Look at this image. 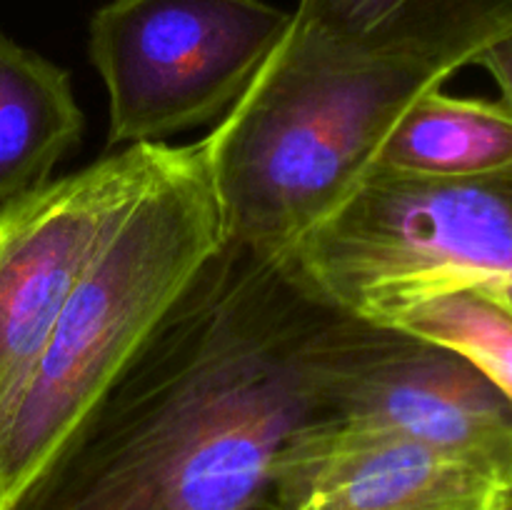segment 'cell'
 <instances>
[{"label": "cell", "mask_w": 512, "mask_h": 510, "mask_svg": "<svg viewBox=\"0 0 512 510\" xmlns=\"http://www.w3.org/2000/svg\"><path fill=\"white\" fill-rule=\"evenodd\" d=\"M370 170L395 178L475 180L512 170V108L433 88L390 128Z\"/></svg>", "instance_id": "8fae6325"}, {"label": "cell", "mask_w": 512, "mask_h": 510, "mask_svg": "<svg viewBox=\"0 0 512 510\" xmlns=\"http://www.w3.org/2000/svg\"><path fill=\"white\" fill-rule=\"evenodd\" d=\"M170 153V143L128 145L0 208V405Z\"/></svg>", "instance_id": "52a82bcc"}, {"label": "cell", "mask_w": 512, "mask_h": 510, "mask_svg": "<svg viewBox=\"0 0 512 510\" xmlns=\"http://www.w3.org/2000/svg\"><path fill=\"white\" fill-rule=\"evenodd\" d=\"M393 328L458 350L512 403V310L478 290L430 298L400 315Z\"/></svg>", "instance_id": "7c38bea8"}, {"label": "cell", "mask_w": 512, "mask_h": 510, "mask_svg": "<svg viewBox=\"0 0 512 510\" xmlns=\"http://www.w3.org/2000/svg\"><path fill=\"white\" fill-rule=\"evenodd\" d=\"M445 83L418 60L288 28L205 135L225 240L288 258L353 193L408 105Z\"/></svg>", "instance_id": "7a4b0ae2"}, {"label": "cell", "mask_w": 512, "mask_h": 510, "mask_svg": "<svg viewBox=\"0 0 512 510\" xmlns=\"http://www.w3.org/2000/svg\"><path fill=\"white\" fill-rule=\"evenodd\" d=\"M83 133L68 70L0 33V208L50 183Z\"/></svg>", "instance_id": "30bf717a"}, {"label": "cell", "mask_w": 512, "mask_h": 510, "mask_svg": "<svg viewBox=\"0 0 512 510\" xmlns=\"http://www.w3.org/2000/svg\"><path fill=\"white\" fill-rule=\"evenodd\" d=\"M293 23L265 0H110L90 20L108 148L163 143L223 118Z\"/></svg>", "instance_id": "5b68a950"}, {"label": "cell", "mask_w": 512, "mask_h": 510, "mask_svg": "<svg viewBox=\"0 0 512 510\" xmlns=\"http://www.w3.org/2000/svg\"><path fill=\"white\" fill-rule=\"evenodd\" d=\"M505 510H512V485L508 488V495H505Z\"/></svg>", "instance_id": "5bb4252c"}, {"label": "cell", "mask_w": 512, "mask_h": 510, "mask_svg": "<svg viewBox=\"0 0 512 510\" xmlns=\"http://www.w3.org/2000/svg\"><path fill=\"white\" fill-rule=\"evenodd\" d=\"M508 485L405 435L315 418L278 463L280 510H505Z\"/></svg>", "instance_id": "ba28073f"}, {"label": "cell", "mask_w": 512, "mask_h": 510, "mask_svg": "<svg viewBox=\"0 0 512 510\" xmlns=\"http://www.w3.org/2000/svg\"><path fill=\"white\" fill-rule=\"evenodd\" d=\"M475 65H480V68H485L493 75L500 93H503L500 100H505L512 108V35L503 38L500 43L490 45V48L475 60Z\"/></svg>", "instance_id": "4fadbf2b"}, {"label": "cell", "mask_w": 512, "mask_h": 510, "mask_svg": "<svg viewBox=\"0 0 512 510\" xmlns=\"http://www.w3.org/2000/svg\"><path fill=\"white\" fill-rule=\"evenodd\" d=\"M285 263L315 298L378 325L458 290L512 310V170L475 180L368 170Z\"/></svg>", "instance_id": "277c9868"}, {"label": "cell", "mask_w": 512, "mask_h": 510, "mask_svg": "<svg viewBox=\"0 0 512 510\" xmlns=\"http://www.w3.org/2000/svg\"><path fill=\"white\" fill-rule=\"evenodd\" d=\"M340 313L225 243L8 510H280Z\"/></svg>", "instance_id": "6da1fadb"}, {"label": "cell", "mask_w": 512, "mask_h": 510, "mask_svg": "<svg viewBox=\"0 0 512 510\" xmlns=\"http://www.w3.org/2000/svg\"><path fill=\"white\" fill-rule=\"evenodd\" d=\"M290 30L403 55L450 80L512 35V0H300Z\"/></svg>", "instance_id": "9c48e42d"}, {"label": "cell", "mask_w": 512, "mask_h": 510, "mask_svg": "<svg viewBox=\"0 0 512 510\" xmlns=\"http://www.w3.org/2000/svg\"><path fill=\"white\" fill-rule=\"evenodd\" d=\"M225 243L205 138L173 145L168 163L73 290L28 378L0 405V510H8Z\"/></svg>", "instance_id": "3957f363"}, {"label": "cell", "mask_w": 512, "mask_h": 510, "mask_svg": "<svg viewBox=\"0 0 512 510\" xmlns=\"http://www.w3.org/2000/svg\"><path fill=\"white\" fill-rule=\"evenodd\" d=\"M318 403L325 423L405 435L512 485V403L448 345L340 313Z\"/></svg>", "instance_id": "8992f818"}]
</instances>
